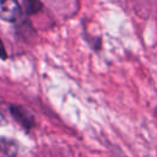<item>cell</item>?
Wrapping results in <instances>:
<instances>
[{"mask_svg": "<svg viewBox=\"0 0 157 157\" xmlns=\"http://www.w3.org/2000/svg\"><path fill=\"white\" fill-rule=\"evenodd\" d=\"M23 5H25V9L27 10V12H29V13L37 12L42 6L39 0H23Z\"/></svg>", "mask_w": 157, "mask_h": 157, "instance_id": "3957f363", "label": "cell"}, {"mask_svg": "<svg viewBox=\"0 0 157 157\" xmlns=\"http://www.w3.org/2000/svg\"><path fill=\"white\" fill-rule=\"evenodd\" d=\"M10 110H11L12 115H13L23 126L29 128V126L33 125V118H32V115H31L25 108L18 107V105H12V107L10 108Z\"/></svg>", "mask_w": 157, "mask_h": 157, "instance_id": "7a4b0ae2", "label": "cell"}, {"mask_svg": "<svg viewBox=\"0 0 157 157\" xmlns=\"http://www.w3.org/2000/svg\"><path fill=\"white\" fill-rule=\"evenodd\" d=\"M21 16V7L17 0H0V18L6 22H15Z\"/></svg>", "mask_w": 157, "mask_h": 157, "instance_id": "6da1fadb", "label": "cell"}, {"mask_svg": "<svg viewBox=\"0 0 157 157\" xmlns=\"http://www.w3.org/2000/svg\"><path fill=\"white\" fill-rule=\"evenodd\" d=\"M6 124V120H5V118L2 117V114L0 113V126H2V125H5Z\"/></svg>", "mask_w": 157, "mask_h": 157, "instance_id": "5b68a950", "label": "cell"}, {"mask_svg": "<svg viewBox=\"0 0 157 157\" xmlns=\"http://www.w3.org/2000/svg\"><path fill=\"white\" fill-rule=\"evenodd\" d=\"M6 58V52H5V48L2 45V42L0 39V59H5Z\"/></svg>", "mask_w": 157, "mask_h": 157, "instance_id": "277c9868", "label": "cell"}]
</instances>
